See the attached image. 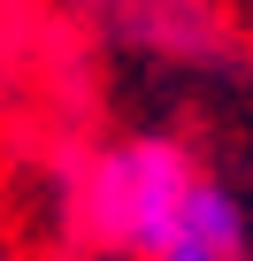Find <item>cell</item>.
Segmentation results:
<instances>
[{
  "instance_id": "cell-1",
  "label": "cell",
  "mask_w": 253,
  "mask_h": 261,
  "mask_svg": "<svg viewBox=\"0 0 253 261\" xmlns=\"http://www.w3.org/2000/svg\"><path fill=\"white\" fill-rule=\"evenodd\" d=\"M192 185H200V169L177 139H115L77 177V238L154 261L184 238Z\"/></svg>"
},
{
  "instance_id": "cell-2",
  "label": "cell",
  "mask_w": 253,
  "mask_h": 261,
  "mask_svg": "<svg viewBox=\"0 0 253 261\" xmlns=\"http://www.w3.org/2000/svg\"><path fill=\"white\" fill-rule=\"evenodd\" d=\"M184 238H207L222 253H245V207H238V192H222L215 177H200L192 185V207H184Z\"/></svg>"
},
{
  "instance_id": "cell-3",
  "label": "cell",
  "mask_w": 253,
  "mask_h": 261,
  "mask_svg": "<svg viewBox=\"0 0 253 261\" xmlns=\"http://www.w3.org/2000/svg\"><path fill=\"white\" fill-rule=\"evenodd\" d=\"M154 261H238V253H222V246H207V238H177V246L154 253Z\"/></svg>"
}]
</instances>
